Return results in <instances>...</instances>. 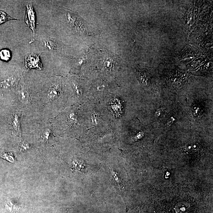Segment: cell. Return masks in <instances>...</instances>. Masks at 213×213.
I'll return each instance as SVG.
<instances>
[{
  "mask_svg": "<svg viewBox=\"0 0 213 213\" xmlns=\"http://www.w3.org/2000/svg\"><path fill=\"white\" fill-rule=\"evenodd\" d=\"M36 40L40 43L42 51H47L56 55L62 51L63 45L52 37L49 36H39Z\"/></svg>",
  "mask_w": 213,
  "mask_h": 213,
  "instance_id": "6da1fadb",
  "label": "cell"
},
{
  "mask_svg": "<svg viewBox=\"0 0 213 213\" xmlns=\"http://www.w3.org/2000/svg\"><path fill=\"white\" fill-rule=\"evenodd\" d=\"M64 11L66 14L67 22L72 31L78 33L86 31L85 25L77 14L69 10L64 9Z\"/></svg>",
  "mask_w": 213,
  "mask_h": 213,
  "instance_id": "7a4b0ae2",
  "label": "cell"
},
{
  "mask_svg": "<svg viewBox=\"0 0 213 213\" xmlns=\"http://www.w3.org/2000/svg\"><path fill=\"white\" fill-rule=\"evenodd\" d=\"M24 21L27 26L33 31L34 37L36 32V16L33 4L31 2H28L27 4Z\"/></svg>",
  "mask_w": 213,
  "mask_h": 213,
  "instance_id": "3957f363",
  "label": "cell"
},
{
  "mask_svg": "<svg viewBox=\"0 0 213 213\" xmlns=\"http://www.w3.org/2000/svg\"><path fill=\"white\" fill-rule=\"evenodd\" d=\"M25 66L28 69H43L42 64L40 59V55H38L34 53L28 54L25 57Z\"/></svg>",
  "mask_w": 213,
  "mask_h": 213,
  "instance_id": "277c9868",
  "label": "cell"
},
{
  "mask_svg": "<svg viewBox=\"0 0 213 213\" xmlns=\"http://www.w3.org/2000/svg\"><path fill=\"white\" fill-rule=\"evenodd\" d=\"M60 85L55 80H51L46 89V95L49 100H54L60 95Z\"/></svg>",
  "mask_w": 213,
  "mask_h": 213,
  "instance_id": "5b68a950",
  "label": "cell"
},
{
  "mask_svg": "<svg viewBox=\"0 0 213 213\" xmlns=\"http://www.w3.org/2000/svg\"><path fill=\"white\" fill-rule=\"evenodd\" d=\"M19 81L18 77L13 76H10L4 81L0 82V86L4 89H10L18 85Z\"/></svg>",
  "mask_w": 213,
  "mask_h": 213,
  "instance_id": "8992f818",
  "label": "cell"
},
{
  "mask_svg": "<svg viewBox=\"0 0 213 213\" xmlns=\"http://www.w3.org/2000/svg\"><path fill=\"white\" fill-rule=\"evenodd\" d=\"M18 95L19 100L23 104H27L29 102L30 94L24 85L20 86L18 92Z\"/></svg>",
  "mask_w": 213,
  "mask_h": 213,
  "instance_id": "52a82bcc",
  "label": "cell"
},
{
  "mask_svg": "<svg viewBox=\"0 0 213 213\" xmlns=\"http://www.w3.org/2000/svg\"><path fill=\"white\" fill-rule=\"evenodd\" d=\"M11 124L14 131L19 132L20 129V119L18 115L15 114L11 117Z\"/></svg>",
  "mask_w": 213,
  "mask_h": 213,
  "instance_id": "ba28073f",
  "label": "cell"
},
{
  "mask_svg": "<svg viewBox=\"0 0 213 213\" xmlns=\"http://www.w3.org/2000/svg\"><path fill=\"white\" fill-rule=\"evenodd\" d=\"M11 58L10 51L7 49H3L0 51V59L4 61H8Z\"/></svg>",
  "mask_w": 213,
  "mask_h": 213,
  "instance_id": "9c48e42d",
  "label": "cell"
},
{
  "mask_svg": "<svg viewBox=\"0 0 213 213\" xmlns=\"http://www.w3.org/2000/svg\"><path fill=\"white\" fill-rule=\"evenodd\" d=\"M13 20H18V19L11 18L4 11H0V24L5 22L8 21Z\"/></svg>",
  "mask_w": 213,
  "mask_h": 213,
  "instance_id": "30bf717a",
  "label": "cell"
},
{
  "mask_svg": "<svg viewBox=\"0 0 213 213\" xmlns=\"http://www.w3.org/2000/svg\"><path fill=\"white\" fill-rule=\"evenodd\" d=\"M0 157L10 161L14 160L12 154L9 152H6L4 151L0 152Z\"/></svg>",
  "mask_w": 213,
  "mask_h": 213,
  "instance_id": "8fae6325",
  "label": "cell"
},
{
  "mask_svg": "<svg viewBox=\"0 0 213 213\" xmlns=\"http://www.w3.org/2000/svg\"><path fill=\"white\" fill-rule=\"evenodd\" d=\"M72 85H73V88L74 89V90L77 95H80L81 94V88L79 85H78L77 82L74 81H73L72 82Z\"/></svg>",
  "mask_w": 213,
  "mask_h": 213,
  "instance_id": "7c38bea8",
  "label": "cell"
},
{
  "mask_svg": "<svg viewBox=\"0 0 213 213\" xmlns=\"http://www.w3.org/2000/svg\"><path fill=\"white\" fill-rule=\"evenodd\" d=\"M43 138L44 140H48L49 139L51 135V131L50 129H47L44 131L42 134Z\"/></svg>",
  "mask_w": 213,
  "mask_h": 213,
  "instance_id": "4fadbf2b",
  "label": "cell"
},
{
  "mask_svg": "<svg viewBox=\"0 0 213 213\" xmlns=\"http://www.w3.org/2000/svg\"><path fill=\"white\" fill-rule=\"evenodd\" d=\"M69 121L70 124H76L77 119L74 113H71L69 115Z\"/></svg>",
  "mask_w": 213,
  "mask_h": 213,
  "instance_id": "5bb4252c",
  "label": "cell"
},
{
  "mask_svg": "<svg viewBox=\"0 0 213 213\" xmlns=\"http://www.w3.org/2000/svg\"><path fill=\"white\" fill-rule=\"evenodd\" d=\"M21 148H23V149H26L28 147V144L24 143V142L21 143Z\"/></svg>",
  "mask_w": 213,
  "mask_h": 213,
  "instance_id": "9a60e30c",
  "label": "cell"
}]
</instances>
